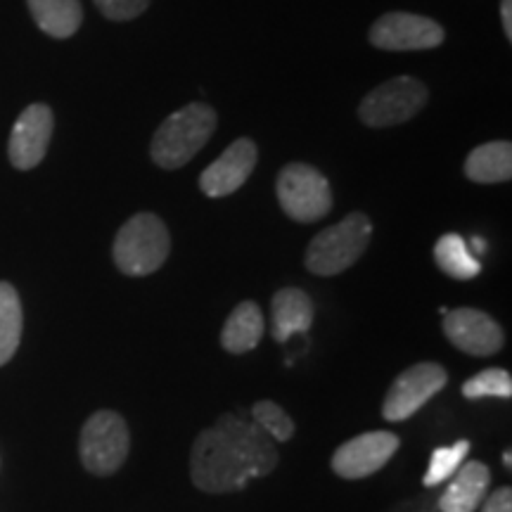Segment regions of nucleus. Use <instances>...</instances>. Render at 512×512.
Wrapping results in <instances>:
<instances>
[{"label": "nucleus", "instance_id": "obj_26", "mask_svg": "<svg viewBox=\"0 0 512 512\" xmlns=\"http://www.w3.org/2000/svg\"><path fill=\"white\" fill-rule=\"evenodd\" d=\"M501 19L505 36H508V41H512V0H503L501 3Z\"/></svg>", "mask_w": 512, "mask_h": 512}, {"label": "nucleus", "instance_id": "obj_20", "mask_svg": "<svg viewBox=\"0 0 512 512\" xmlns=\"http://www.w3.org/2000/svg\"><path fill=\"white\" fill-rule=\"evenodd\" d=\"M22 302L10 283H0V366L15 356L22 339Z\"/></svg>", "mask_w": 512, "mask_h": 512}, {"label": "nucleus", "instance_id": "obj_9", "mask_svg": "<svg viewBox=\"0 0 512 512\" xmlns=\"http://www.w3.org/2000/svg\"><path fill=\"white\" fill-rule=\"evenodd\" d=\"M370 43L392 53L430 50L444 43V29L430 17L411 15V12H387L370 29Z\"/></svg>", "mask_w": 512, "mask_h": 512}, {"label": "nucleus", "instance_id": "obj_1", "mask_svg": "<svg viewBox=\"0 0 512 512\" xmlns=\"http://www.w3.org/2000/svg\"><path fill=\"white\" fill-rule=\"evenodd\" d=\"M278 463L275 441L252 420L228 413L197 434L190 451V479L204 494H228L249 479L271 475Z\"/></svg>", "mask_w": 512, "mask_h": 512}, {"label": "nucleus", "instance_id": "obj_2", "mask_svg": "<svg viewBox=\"0 0 512 512\" xmlns=\"http://www.w3.org/2000/svg\"><path fill=\"white\" fill-rule=\"evenodd\" d=\"M216 128V112L202 102H192L162 121L152 138L150 155L162 169H181L207 145Z\"/></svg>", "mask_w": 512, "mask_h": 512}, {"label": "nucleus", "instance_id": "obj_23", "mask_svg": "<svg viewBox=\"0 0 512 512\" xmlns=\"http://www.w3.org/2000/svg\"><path fill=\"white\" fill-rule=\"evenodd\" d=\"M252 422L273 441H290L294 437V420L275 401H256Z\"/></svg>", "mask_w": 512, "mask_h": 512}, {"label": "nucleus", "instance_id": "obj_11", "mask_svg": "<svg viewBox=\"0 0 512 512\" xmlns=\"http://www.w3.org/2000/svg\"><path fill=\"white\" fill-rule=\"evenodd\" d=\"M444 335L453 347L470 356H494L503 349L501 325L477 309L446 311Z\"/></svg>", "mask_w": 512, "mask_h": 512}, {"label": "nucleus", "instance_id": "obj_18", "mask_svg": "<svg viewBox=\"0 0 512 512\" xmlns=\"http://www.w3.org/2000/svg\"><path fill=\"white\" fill-rule=\"evenodd\" d=\"M27 3L38 29L53 38L74 36L83 22L79 0H27Z\"/></svg>", "mask_w": 512, "mask_h": 512}, {"label": "nucleus", "instance_id": "obj_6", "mask_svg": "<svg viewBox=\"0 0 512 512\" xmlns=\"http://www.w3.org/2000/svg\"><path fill=\"white\" fill-rule=\"evenodd\" d=\"M275 190L285 214L299 223L320 221L332 209L328 178L309 164H287L280 171Z\"/></svg>", "mask_w": 512, "mask_h": 512}, {"label": "nucleus", "instance_id": "obj_12", "mask_svg": "<svg viewBox=\"0 0 512 512\" xmlns=\"http://www.w3.org/2000/svg\"><path fill=\"white\" fill-rule=\"evenodd\" d=\"M53 112L48 105H29L10 133L8 157L15 169L29 171L43 162L53 138Z\"/></svg>", "mask_w": 512, "mask_h": 512}, {"label": "nucleus", "instance_id": "obj_4", "mask_svg": "<svg viewBox=\"0 0 512 512\" xmlns=\"http://www.w3.org/2000/svg\"><path fill=\"white\" fill-rule=\"evenodd\" d=\"M169 249L171 238L164 221L155 214H136L119 228L112 254L121 273L140 278L159 271Z\"/></svg>", "mask_w": 512, "mask_h": 512}, {"label": "nucleus", "instance_id": "obj_17", "mask_svg": "<svg viewBox=\"0 0 512 512\" xmlns=\"http://www.w3.org/2000/svg\"><path fill=\"white\" fill-rule=\"evenodd\" d=\"M465 176L475 183H505L512 178V145L508 140L484 143L465 159Z\"/></svg>", "mask_w": 512, "mask_h": 512}, {"label": "nucleus", "instance_id": "obj_5", "mask_svg": "<svg viewBox=\"0 0 512 512\" xmlns=\"http://www.w3.org/2000/svg\"><path fill=\"white\" fill-rule=\"evenodd\" d=\"M128 437L126 420L114 411H98L86 420L81 430V463L98 477H110L126 463Z\"/></svg>", "mask_w": 512, "mask_h": 512}, {"label": "nucleus", "instance_id": "obj_15", "mask_svg": "<svg viewBox=\"0 0 512 512\" xmlns=\"http://www.w3.org/2000/svg\"><path fill=\"white\" fill-rule=\"evenodd\" d=\"M273 339L285 344L294 335H306L313 325V302L297 287H285L273 297Z\"/></svg>", "mask_w": 512, "mask_h": 512}, {"label": "nucleus", "instance_id": "obj_22", "mask_svg": "<svg viewBox=\"0 0 512 512\" xmlns=\"http://www.w3.org/2000/svg\"><path fill=\"white\" fill-rule=\"evenodd\" d=\"M463 394L465 399H510L512 396V377L508 370L503 368H489L477 373L475 377H470L463 384Z\"/></svg>", "mask_w": 512, "mask_h": 512}, {"label": "nucleus", "instance_id": "obj_10", "mask_svg": "<svg viewBox=\"0 0 512 512\" xmlns=\"http://www.w3.org/2000/svg\"><path fill=\"white\" fill-rule=\"evenodd\" d=\"M401 439L394 432H366L349 439L332 456V472L342 479H363L380 472L399 451Z\"/></svg>", "mask_w": 512, "mask_h": 512}, {"label": "nucleus", "instance_id": "obj_27", "mask_svg": "<svg viewBox=\"0 0 512 512\" xmlns=\"http://www.w3.org/2000/svg\"><path fill=\"white\" fill-rule=\"evenodd\" d=\"M470 249H475L477 254H482V252H486V242L482 238H472V247Z\"/></svg>", "mask_w": 512, "mask_h": 512}, {"label": "nucleus", "instance_id": "obj_13", "mask_svg": "<svg viewBox=\"0 0 512 512\" xmlns=\"http://www.w3.org/2000/svg\"><path fill=\"white\" fill-rule=\"evenodd\" d=\"M259 150H256L254 140L240 138L228 150L209 164L200 176V188L207 197H226L240 190L249 176H252Z\"/></svg>", "mask_w": 512, "mask_h": 512}, {"label": "nucleus", "instance_id": "obj_3", "mask_svg": "<svg viewBox=\"0 0 512 512\" xmlns=\"http://www.w3.org/2000/svg\"><path fill=\"white\" fill-rule=\"evenodd\" d=\"M373 238V223L366 214L354 211L337 226L320 230L306 249V268L316 275H337L354 266Z\"/></svg>", "mask_w": 512, "mask_h": 512}, {"label": "nucleus", "instance_id": "obj_21", "mask_svg": "<svg viewBox=\"0 0 512 512\" xmlns=\"http://www.w3.org/2000/svg\"><path fill=\"white\" fill-rule=\"evenodd\" d=\"M467 453H470V441L465 439L456 441L453 446L434 448L430 467H427V475L422 477V484H425L427 489H432V486L448 482V479L460 470V465L465 463Z\"/></svg>", "mask_w": 512, "mask_h": 512}, {"label": "nucleus", "instance_id": "obj_14", "mask_svg": "<svg viewBox=\"0 0 512 512\" xmlns=\"http://www.w3.org/2000/svg\"><path fill=\"white\" fill-rule=\"evenodd\" d=\"M491 472L479 460H467L451 477L446 491L439 496L441 512H477L489 491Z\"/></svg>", "mask_w": 512, "mask_h": 512}, {"label": "nucleus", "instance_id": "obj_8", "mask_svg": "<svg viewBox=\"0 0 512 512\" xmlns=\"http://www.w3.org/2000/svg\"><path fill=\"white\" fill-rule=\"evenodd\" d=\"M448 373L434 361H422L406 368L389 387L382 403V415L389 422L413 418L415 413L446 387Z\"/></svg>", "mask_w": 512, "mask_h": 512}, {"label": "nucleus", "instance_id": "obj_24", "mask_svg": "<svg viewBox=\"0 0 512 512\" xmlns=\"http://www.w3.org/2000/svg\"><path fill=\"white\" fill-rule=\"evenodd\" d=\"M98 10L107 19H114V22H128V19H136L143 15L150 5V0H95Z\"/></svg>", "mask_w": 512, "mask_h": 512}, {"label": "nucleus", "instance_id": "obj_7", "mask_svg": "<svg viewBox=\"0 0 512 512\" xmlns=\"http://www.w3.org/2000/svg\"><path fill=\"white\" fill-rule=\"evenodd\" d=\"M427 102L425 83L413 79V76H396V79L384 81L375 91L366 95L361 102L363 124L370 128H387L403 124L413 119Z\"/></svg>", "mask_w": 512, "mask_h": 512}, {"label": "nucleus", "instance_id": "obj_16", "mask_svg": "<svg viewBox=\"0 0 512 512\" xmlns=\"http://www.w3.org/2000/svg\"><path fill=\"white\" fill-rule=\"evenodd\" d=\"M264 330V313H261L259 306L254 302H242L235 306L226 325H223L221 344L230 354H247V351L259 347Z\"/></svg>", "mask_w": 512, "mask_h": 512}, {"label": "nucleus", "instance_id": "obj_28", "mask_svg": "<svg viewBox=\"0 0 512 512\" xmlns=\"http://www.w3.org/2000/svg\"><path fill=\"white\" fill-rule=\"evenodd\" d=\"M510 456H512L510 451H505V453H503V463H505V467H510V465H512V458H510Z\"/></svg>", "mask_w": 512, "mask_h": 512}, {"label": "nucleus", "instance_id": "obj_25", "mask_svg": "<svg viewBox=\"0 0 512 512\" xmlns=\"http://www.w3.org/2000/svg\"><path fill=\"white\" fill-rule=\"evenodd\" d=\"M479 512H512V491L510 486L494 491V494H486V498L479 505Z\"/></svg>", "mask_w": 512, "mask_h": 512}, {"label": "nucleus", "instance_id": "obj_19", "mask_svg": "<svg viewBox=\"0 0 512 512\" xmlns=\"http://www.w3.org/2000/svg\"><path fill=\"white\" fill-rule=\"evenodd\" d=\"M434 261H437L441 271L456 280H472L482 271L477 256L472 254L470 245L458 233L441 235L437 245H434Z\"/></svg>", "mask_w": 512, "mask_h": 512}]
</instances>
